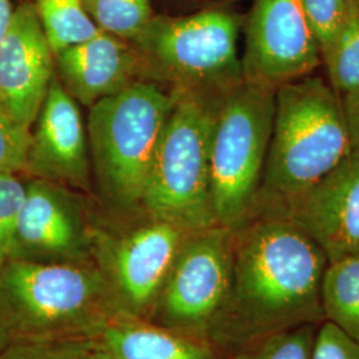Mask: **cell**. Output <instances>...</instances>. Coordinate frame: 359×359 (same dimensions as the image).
I'll return each mask as SVG.
<instances>
[{
    "instance_id": "16",
    "label": "cell",
    "mask_w": 359,
    "mask_h": 359,
    "mask_svg": "<svg viewBox=\"0 0 359 359\" xmlns=\"http://www.w3.org/2000/svg\"><path fill=\"white\" fill-rule=\"evenodd\" d=\"M102 339L112 359H231L209 341L127 314L109 322Z\"/></svg>"
},
{
    "instance_id": "25",
    "label": "cell",
    "mask_w": 359,
    "mask_h": 359,
    "mask_svg": "<svg viewBox=\"0 0 359 359\" xmlns=\"http://www.w3.org/2000/svg\"><path fill=\"white\" fill-rule=\"evenodd\" d=\"M31 139L32 128L0 111V172L25 175Z\"/></svg>"
},
{
    "instance_id": "5",
    "label": "cell",
    "mask_w": 359,
    "mask_h": 359,
    "mask_svg": "<svg viewBox=\"0 0 359 359\" xmlns=\"http://www.w3.org/2000/svg\"><path fill=\"white\" fill-rule=\"evenodd\" d=\"M175 95L154 152L142 212L187 231H205L218 225L210 193V142L224 93Z\"/></svg>"
},
{
    "instance_id": "18",
    "label": "cell",
    "mask_w": 359,
    "mask_h": 359,
    "mask_svg": "<svg viewBox=\"0 0 359 359\" xmlns=\"http://www.w3.org/2000/svg\"><path fill=\"white\" fill-rule=\"evenodd\" d=\"M53 55L96 36L95 25L81 0H32Z\"/></svg>"
},
{
    "instance_id": "19",
    "label": "cell",
    "mask_w": 359,
    "mask_h": 359,
    "mask_svg": "<svg viewBox=\"0 0 359 359\" xmlns=\"http://www.w3.org/2000/svg\"><path fill=\"white\" fill-rule=\"evenodd\" d=\"M327 81L341 102L359 100V10L351 3L346 22L326 51L322 52Z\"/></svg>"
},
{
    "instance_id": "22",
    "label": "cell",
    "mask_w": 359,
    "mask_h": 359,
    "mask_svg": "<svg viewBox=\"0 0 359 359\" xmlns=\"http://www.w3.org/2000/svg\"><path fill=\"white\" fill-rule=\"evenodd\" d=\"M318 327L305 323L273 334L231 359H313Z\"/></svg>"
},
{
    "instance_id": "3",
    "label": "cell",
    "mask_w": 359,
    "mask_h": 359,
    "mask_svg": "<svg viewBox=\"0 0 359 359\" xmlns=\"http://www.w3.org/2000/svg\"><path fill=\"white\" fill-rule=\"evenodd\" d=\"M124 314L95 261L0 265V350L65 338L102 337Z\"/></svg>"
},
{
    "instance_id": "17",
    "label": "cell",
    "mask_w": 359,
    "mask_h": 359,
    "mask_svg": "<svg viewBox=\"0 0 359 359\" xmlns=\"http://www.w3.org/2000/svg\"><path fill=\"white\" fill-rule=\"evenodd\" d=\"M325 321L359 345V253L329 262L321 283Z\"/></svg>"
},
{
    "instance_id": "2",
    "label": "cell",
    "mask_w": 359,
    "mask_h": 359,
    "mask_svg": "<svg viewBox=\"0 0 359 359\" xmlns=\"http://www.w3.org/2000/svg\"><path fill=\"white\" fill-rule=\"evenodd\" d=\"M350 132L327 79L309 75L276 90L269 151L250 217L285 218L342 160Z\"/></svg>"
},
{
    "instance_id": "23",
    "label": "cell",
    "mask_w": 359,
    "mask_h": 359,
    "mask_svg": "<svg viewBox=\"0 0 359 359\" xmlns=\"http://www.w3.org/2000/svg\"><path fill=\"white\" fill-rule=\"evenodd\" d=\"M26 182L13 173L0 172V265L13 255L18 218L26 198Z\"/></svg>"
},
{
    "instance_id": "26",
    "label": "cell",
    "mask_w": 359,
    "mask_h": 359,
    "mask_svg": "<svg viewBox=\"0 0 359 359\" xmlns=\"http://www.w3.org/2000/svg\"><path fill=\"white\" fill-rule=\"evenodd\" d=\"M313 359H359V345L333 323L322 322L317 332Z\"/></svg>"
},
{
    "instance_id": "24",
    "label": "cell",
    "mask_w": 359,
    "mask_h": 359,
    "mask_svg": "<svg viewBox=\"0 0 359 359\" xmlns=\"http://www.w3.org/2000/svg\"><path fill=\"white\" fill-rule=\"evenodd\" d=\"M309 26L326 51L345 25L353 0H299Z\"/></svg>"
},
{
    "instance_id": "11",
    "label": "cell",
    "mask_w": 359,
    "mask_h": 359,
    "mask_svg": "<svg viewBox=\"0 0 359 359\" xmlns=\"http://www.w3.org/2000/svg\"><path fill=\"white\" fill-rule=\"evenodd\" d=\"M10 259L86 262L92 258L90 221L80 197L65 185L29 179Z\"/></svg>"
},
{
    "instance_id": "6",
    "label": "cell",
    "mask_w": 359,
    "mask_h": 359,
    "mask_svg": "<svg viewBox=\"0 0 359 359\" xmlns=\"http://www.w3.org/2000/svg\"><path fill=\"white\" fill-rule=\"evenodd\" d=\"M238 35L237 15L209 8L187 16L154 15L130 43L147 80L175 93L222 95L244 80Z\"/></svg>"
},
{
    "instance_id": "20",
    "label": "cell",
    "mask_w": 359,
    "mask_h": 359,
    "mask_svg": "<svg viewBox=\"0 0 359 359\" xmlns=\"http://www.w3.org/2000/svg\"><path fill=\"white\" fill-rule=\"evenodd\" d=\"M87 13L102 31L133 41L154 19L152 0H86Z\"/></svg>"
},
{
    "instance_id": "27",
    "label": "cell",
    "mask_w": 359,
    "mask_h": 359,
    "mask_svg": "<svg viewBox=\"0 0 359 359\" xmlns=\"http://www.w3.org/2000/svg\"><path fill=\"white\" fill-rule=\"evenodd\" d=\"M13 11L11 0H0V41L7 34L11 20H13Z\"/></svg>"
},
{
    "instance_id": "15",
    "label": "cell",
    "mask_w": 359,
    "mask_h": 359,
    "mask_svg": "<svg viewBox=\"0 0 359 359\" xmlns=\"http://www.w3.org/2000/svg\"><path fill=\"white\" fill-rule=\"evenodd\" d=\"M55 75L77 103L88 108L147 80L142 56L133 44L102 29L90 40L56 53Z\"/></svg>"
},
{
    "instance_id": "29",
    "label": "cell",
    "mask_w": 359,
    "mask_h": 359,
    "mask_svg": "<svg viewBox=\"0 0 359 359\" xmlns=\"http://www.w3.org/2000/svg\"><path fill=\"white\" fill-rule=\"evenodd\" d=\"M81 1H86V0H81Z\"/></svg>"
},
{
    "instance_id": "28",
    "label": "cell",
    "mask_w": 359,
    "mask_h": 359,
    "mask_svg": "<svg viewBox=\"0 0 359 359\" xmlns=\"http://www.w3.org/2000/svg\"><path fill=\"white\" fill-rule=\"evenodd\" d=\"M354 3H355L357 6H359V0H354Z\"/></svg>"
},
{
    "instance_id": "7",
    "label": "cell",
    "mask_w": 359,
    "mask_h": 359,
    "mask_svg": "<svg viewBox=\"0 0 359 359\" xmlns=\"http://www.w3.org/2000/svg\"><path fill=\"white\" fill-rule=\"evenodd\" d=\"M276 90L243 80L218 103L210 142V193L218 225L241 228L252 215L269 151Z\"/></svg>"
},
{
    "instance_id": "9",
    "label": "cell",
    "mask_w": 359,
    "mask_h": 359,
    "mask_svg": "<svg viewBox=\"0 0 359 359\" xmlns=\"http://www.w3.org/2000/svg\"><path fill=\"white\" fill-rule=\"evenodd\" d=\"M233 259L231 229L216 225L192 233L180 249L149 321L209 341L229 298Z\"/></svg>"
},
{
    "instance_id": "10",
    "label": "cell",
    "mask_w": 359,
    "mask_h": 359,
    "mask_svg": "<svg viewBox=\"0 0 359 359\" xmlns=\"http://www.w3.org/2000/svg\"><path fill=\"white\" fill-rule=\"evenodd\" d=\"M241 65L245 81L274 90L321 67V50L299 0H255Z\"/></svg>"
},
{
    "instance_id": "8",
    "label": "cell",
    "mask_w": 359,
    "mask_h": 359,
    "mask_svg": "<svg viewBox=\"0 0 359 359\" xmlns=\"http://www.w3.org/2000/svg\"><path fill=\"white\" fill-rule=\"evenodd\" d=\"M133 217L118 228L95 224L92 258L121 311L149 321L180 249L194 231L142 212Z\"/></svg>"
},
{
    "instance_id": "1",
    "label": "cell",
    "mask_w": 359,
    "mask_h": 359,
    "mask_svg": "<svg viewBox=\"0 0 359 359\" xmlns=\"http://www.w3.org/2000/svg\"><path fill=\"white\" fill-rule=\"evenodd\" d=\"M233 281L210 344L229 358L273 334L325 322L327 257L289 218L258 216L233 231Z\"/></svg>"
},
{
    "instance_id": "12",
    "label": "cell",
    "mask_w": 359,
    "mask_h": 359,
    "mask_svg": "<svg viewBox=\"0 0 359 359\" xmlns=\"http://www.w3.org/2000/svg\"><path fill=\"white\" fill-rule=\"evenodd\" d=\"M342 105L350 132L346 154L285 217L321 246L329 262L359 253V100Z\"/></svg>"
},
{
    "instance_id": "30",
    "label": "cell",
    "mask_w": 359,
    "mask_h": 359,
    "mask_svg": "<svg viewBox=\"0 0 359 359\" xmlns=\"http://www.w3.org/2000/svg\"><path fill=\"white\" fill-rule=\"evenodd\" d=\"M357 7H358V10H359V6H357Z\"/></svg>"
},
{
    "instance_id": "21",
    "label": "cell",
    "mask_w": 359,
    "mask_h": 359,
    "mask_svg": "<svg viewBox=\"0 0 359 359\" xmlns=\"http://www.w3.org/2000/svg\"><path fill=\"white\" fill-rule=\"evenodd\" d=\"M0 359H112L102 337L16 344L0 350Z\"/></svg>"
},
{
    "instance_id": "14",
    "label": "cell",
    "mask_w": 359,
    "mask_h": 359,
    "mask_svg": "<svg viewBox=\"0 0 359 359\" xmlns=\"http://www.w3.org/2000/svg\"><path fill=\"white\" fill-rule=\"evenodd\" d=\"M34 126L25 175L90 192L92 167L87 128L76 100L56 75Z\"/></svg>"
},
{
    "instance_id": "4",
    "label": "cell",
    "mask_w": 359,
    "mask_h": 359,
    "mask_svg": "<svg viewBox=\"0 0 359 359\" xmlns=\"http://www.w3.org/2000/svg\"><path fill=\"white\" fill-rule=\"evenodd\" d=\"M175 102L172 90L142 80L90 107V167L104 201L118 213L142 212L154 152Z\"/></svg>"
},
{
    "instance_id": "13",
    "label": "cell",
    "mask_w": 359,
    "mask_h": 359,
    "mask_svg": "<svg viewBox=\"0 0 359 359\" xmlns=\"http://www.w3.org/2000/svg\"><path fill=\"white\" fill-rule=\"evenodd\" d=\"M55 77V55L32 0L15 7L0 41V111L32 128Z\"/></svg>"
}]
</instances>
